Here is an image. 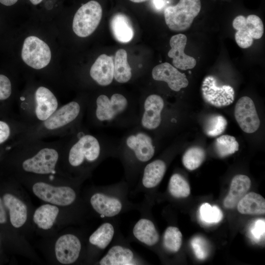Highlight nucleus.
I'll use <instances>...</instances> for the list:
<instances>
[{
  "mask_svg": "<svg viewBox=\"0 0 265 265\" xmlns=\"http://www.w3.org/2000/svg\"><path fill=\"white\" fill-rule=\"evenodd\" d=\"M139 115V104L120 93L86 98L84 117L91 127H133L138 124Z\"/></svg>",
  "mask_w": 265,
  "mask_h": 265,
  "instance_id": "obj_1",
  "label": "nucleus"
},
{
  "mask_svg": "<svg viewBox=\"0 0 265 265\" xmlns=\"http://www.w3.org/2000/svg\"><path fill=\"white\" fill-rule=\"evenodd\" d=\"M118 142L90 132L82 124L68 135L62 154L73 169H85L96 164L106 156L115 155Z\"/></svg>",
  "mask_w": 265,
  "mask_h": 265,
  "instance_id": "obj_2",
  "label": "nucleus"
},
{
  "mask_svg": "<svg viewBox=\"0 0 265 265\" xmlns=\"http://www.w3.org/2000/svg\"><path fill=\"white\" fill-rule=\"evenodd\" d=\"M86 98L75 99L60 106L46 120L27 129L17 137L14 144L50 137L71 134L83 124Z\"/></svg>",
  "mask_w": 265,
  "mask_h": 265,
  "instance_id": "obj_3",
  "label": "nucleus"
},
{
  "mask_svg": "<svg viewBox=\"0 0 265 265\" xmlns=\"http://www.w3.org/2000/svg\"><path fill=\"white\" fill-rule=\"evenodd\" d=\"M67 137L52 141L37 139L14 144L21 156V169L29 173L54 176Z\"/></svg>",
  "mask_w": 265,
  "mask_h": 265,
  "instance_id": "obj_4",
  "label": "nucleus"
},
{
  "mask_svg": "<svg viewBox=\"0 0 265 265\" xmlns=\"http://www.w3.org/2000/svg\"><path fill=\"white\" fill-rule=\"evenodd\" d=\"M156 147L150 132L136 125L118 142L116 154L129 175L137 173L155 155Z\"/></svg>",
  "mask_w": 265,
  "mask_h": 265,
  "instance_id": "obj_5",
  "label": "nucleus"
},
{
  "mask_svg": "<svg viewBox=\"0 0 265 265\" xmlns=\"http://www.w3.org/2000/svg\"><path fill=\"white\" fill-rule=\"evenodd\" d=\"M18 106L20 119L29 127L46 120L60 105L54 94L41 85L21 95Z\"/></svg>",
  "mask_w": 265,
  "mask_h": 265,
  "instance_id": "obj_6",
  "label": "nucleus"
},
{
  "mask_svg": "<svg viewBox=\"0 0 265 265\" xmlns=\"http://www.w3.org/2000/svg\"><path fill=\"white\" fill-rule=\"evenodd\" d=\"M200 0H180L175 5L169 6L164 11L168 28L175 31L188 29L201 10Z\"/></svg>",
  "mask_w": 265,
  "mask_h": 265,
  "instance_id": "obj_7",
  "label": "nucleus"
},
{
  "mask_svg": "<svg viewBox=\"0 0 265 265\" xmlns=\"http://www.w3.org/2000/svg\"><path fill=\"white\" fill-rule=\"evenodd\" d=\"M102 16V8L95 0L82 5L76 12L73 21V30L79 37L91 35L98 26Z\"/></svg>",
  "mask_w": 265,
  "mask_h": 265,
  "instance_id": "obj_8",
  "label": "nucleus"
},
{
  "mask_svg": "<svg viewBox=\"0 0 265 265\" xmlns=\"http://www.w3.org/2000/svg\"><path fill=\"white\" fill-rule=\"evenodd\" d=\"M233 26L237 31L235 38L238 45L243 49L252 46L253 39H260L264 34V25L261 18L254 14L245 17H236L233 21Z\"/></svg>",
  "mask_w": 265,
  "mask_h": 265,
  "instance_id": "obj_9",
  "label": "nucleus"
},
{
  "mask_svg": "<svg viewBox=\"0 0 265 265\" xmlns=\"http://www.w3.org/2000/svg\"><path fill=\"white\" fill-rule=\"evenodd\" d=\"M164 106L160 95L152 94L145 97L139 104L137 125L149 132L158 129L161 124Z\"/></svg>",
  "mask_w": 265,
  "mask_h": 265,
  "instance_id": "obj_10",
  "label": "nucleus"
},
{
  "mask_svg": "<svg viewBox=\"0 0 265 265\" xmlns=\"http://www.w3.org/2000/svg\"><path fill=\"white\" fill-rule=\"evenodd\" d=\"M24 62L36 70L46 67L51 59V52L48 45L38 37L30 36L24 41L21 53Z\"/></svg>",
  "mask_w": 265,
  "mask_h": 265,
  "instance_id": "obj_11",
  "label": "nucleus"
},
{
  "mask_svg": "<svg viewBox=\"0 0 265 265\" xmlns=\"http://www.w3.org/2000/svg\"><path fill=\"white\" fill-rule=\"evenodd\" d=\"M201 91L204 101L212 106L221 107L232 104L235 91L229 85H219L215 77L208 76L204 79Z\"/></svg>",
  "mask_w": 265,
  "mask_h": 265,
  "instance_id": "obj_12",
  "label": "nucleus"
},
{
  "mask_svg": "<svg viewBox=\"0 0 265 265\" xmlns=\"http://www.w3.org/2000/svg\"><path fill=\"white\" fill-rule=\"evenodd\" d=\"M32 191L41 200L60 206L70 205L76 198V192L71 187L54 186L43 182L35 183Z\"/></svg>",
  "mask_w": 265,
  "mask_h": 265,
  "instance_id": "obj_13",
  "label": "nucleus"
},
{
  "mask_svg": "<svg viewBox=\"0 0 265 265\" xmlns=\"http://www.w3.org/2000/svg\"><path fill=\"white\" fill-rule=\"evenodd\" d=\"M234 114L237 123L245 132L253 133L259 129L260 120L255 104L250 97L243 96L238 101Z\"/></svg>",
  "mask_w": 265,
  "mask_h": 265,
  "instance_id": "obj_14",
  "label": "nucleus"
},
{
  "mask_svg": "<svg viewBox=\"0 0 265 265\" xmlns=\"http://www.w3.org/2000/svg\"><path fill=\"white\" fill-rule=\"evenodd\" d=\"M152 76L155 80L166 82L169 88L175 92L186 87L188 84L185 74L168 62L155 66L152 71Z\"/></svg>",
  "mask_w": 265,
  "mask_h": 265,
  "instance_id": "obj_15",
  "label": "nucleus"
},
{
  "mask_svg": "<svg viewBox=\"0 0 265 265\" xmlns=\"http://www.w3.org/2000/svg\"><path fill=\"white\" fill-rule=\"evenodd\" d=\"M81 248V242L77 236L64 235L57 239L55 244L56 259L62 264L74 263L78 259Z\"/></svg>",
  "mask_w": 265,
  "mask_h": 265,
  "instance_id": "obj_16",
  "label": "nucleus"
},
{
  "mask_svg": "<svg viewBox=\"0 0 265 265\" xmlns=\"http://www.w3.org/2000/svg\"><path fill=\"white\" fill-rule=\"evenodd\" d=\"M186 42V36L182 33L172 36L169 42L171 49L168 56L173 59V66L182 70L192 69L196 64V59L184 52Z\"/></svg>",
  "mask_w": 265,
  "mask_h": 265,
  "instance_id": "obj_17",
  "label": "nucleus"
},
{
  "mask_svg": "<svg viewBox=\"0 0 265 265\" xmlns=\"http://www.w3.org/2000/svg\"><path fill=\"white\" fill-rule=\"evenodd\" d=\"M89 75L98 85L107 86L114 79V63L111 56L102 54L91 66Z\"/></svg>",
  "mask_w": 265,
  "mask_h": 265,
  "instance_id": "obj_18",
  "label": "nucleus"
},
{
  "mask_svg": "<svg viewBox=\"0 0 265 265\" xmlns=\"http://www.w3.org/2000/svg\"><path fill=\"white\" fill-rule=\"evenodd\" d=\"M90 202L93 209L104 217H112L117 215L123 208V204L118 197L102 192L93 194Z\"/></svg>",
  "mask_w": 265,
  "mask_h": 265,
  "instance_id": "obj_19",
  "label": "nucleus"
},
{
  "mask_svg": "<svg viewBox=\"0 0 265 265\" xmlns=\"http://www.w3.org/2000/svg\"><path fill=\"white\" fill-rule=\"evenodd\" d=\"M167 165L162 159H157L147 163L142 169L141 184L146 188H153L162 181Z\"/></svg>",
  "mask_w": 265,
  "mask_h": 265,
  "instance_id": "obj_20",
  "label": "nucleus"
},
{
  "mask_svg": "<svg viewBox=\"0 0 265 265\" xmlns=\"http://www.w3.org/2000/svg\"><path fill=\"white\" fill-rule=\"evenodd\" d=\"M250 178L244 175H237L232 180L230 190L224 200V206L227 209H233L250 188Z\"/></svg>",
  "mask_w": 265,
  "mask_h": 265,
  "instance_id": "obj_21",
  "label": "nucleus"
},
{
  "mask_svg": "<svg viewBox=\"0 0 265 265\" xmlns=\"http://www.w3.org/2000/svg\"><path fill=\"white\" fill-rule=\"evenodd\" d=\"M101 265H136L133 251L129 248L121 245L112 246L99 261Z\"/></svg>",
  "mask_w": 265,
  "mask_h": 265,
  "instance_id": "obj_22",
  "label": "nucleus"
},
{
  "mask_svg": "<svg viewBox=\"0 0 265 265\" xmlns=\"http://www.w3.org/2000/svg\"><path fill=\"white\" fill-rule=\"evenodd\" d=\"M132 234L137 240L148 246L156 245L159 239L155 224L146 218H140L136 222L133 227Z\"/></svg>",
  "mask_w": 265,
  "mask_h": 265,
  "instance_id": "obj_23",
  "label": "nucleus"
},
{
  "mask_svg": "<svg viewBox=\"0 0 265 265\" xmlns=\"http://www.w3.org/2000/svg\"><path fill=\"white\" fill-rule=\"evenodd\" d=\"M109 26L114 38L118 42L126 43L133 38L134 31L129 18L122 13H117L111 18Z\"/></svg>",
  "mask_w": 265,
  "mask_h": 265,
  "instance_id": "obj_24",
  "label": "nucleus"
},
{
  "mask_svg": "<svg viewBox=\"0 0 265 265\" xmlns=\"http://www.w3.org/2000/svg\"><path fill=\"white\" fill-rule=\"evenodd\" d=\"M4 205L9 210L11 223L15 228L22 227L27 219L26 205L15 196L6 193L3 195Z\"/></svg>",
  "mask_w": 265,
  "mask_h": 265,
  "instance_id": "obj_25",
  "label": "nucleus"
},
{
  "mask_svg": "<svg viewBox=\"0 0 265 265\" xmlns=\"http://www.w3.org/2000/svg\"><path fill=\"white\" fill-rule=\"evenodd\" d=\"M237 209L244 214H262L265 212V200L259 194L247 193L238 202Z\"/></svg>",
  "mask_w": 265,
  "mask_h": 265,
  "instance_id": "obj_26",
  "label": "nucleus"
},
{
  "mask_svg": "<svg viewBox=\"0 0 265 265\" xmlns=\"http://www.w3.org/2000/svg\"><path fill=\"white\" fill-rule=\"evenodd\" d=\"M114 63V79L119 83L129 82L132 78L131 68L127 61L126 51L118 50L115 55Z\"/></svg>",
  "mask_w": 265,
  "mask_h": 265,
  "instance_id": "obj_27",
  "label": "nucleus"
},
{
  "mask_svg": "<svg viewBox=\"0 0 265 265\" xmlns=\"http://www.w3.org/2000/svg\"><path fill=\"white\" fill-rule=\"evenodd\" d=\"M59 213L58 208L53 205L45 204L35 211L33 220L37 226L43 230L52 228Z\"/></svg>",
  "mask_w": 265,
  "mask_h": 265,
  "instance_id": "obj_28",
  "label": "nucleus"
},
{
  "mask_svg": "<svg viewBox=\"0 0 265 265\" xmlns=\"http://www.w3.org/2000/svg\"><path fill=\"white\" fill-rule=\"evenodd\" d=\"M114 233L113 225L109 222H105L91 235L89 241L99 249L104 250L112 240Z\"/></svg>",
  "mask_w": 265,
  "mask_h": 265,
  "instance_id": "obj_29",
  "label": "nucleus"
},
{
  "mask_svg": "<svg viewBox=\"0 0 265 265\" xmlns=\"http://www.w3.org/2000/svg\"><path fill=\"white\" fill-rule=\"evenodd\" d=\"M213 145L216 154L220 158L233 154L238 150L239 148L236 139L229 135H223L217 137Z\"/></svg>",
  "mask_w": 265,
  "mask_h": 265,
  "instance_id": "obj_30",
  "label": "nucleus"
},
{
  "mask_svg": "<svg viewBox=\"0 0 265 265\" xmlns=\"http://www.w3.org/2000/svg\"><path fill=\"white\" fill-rule=\"evenodd\" d=\"M225 118L218 114L210 115L204 122L203 130L208 136L215 137L221 134L227 126Z\"/></svg>",
  "mask_w": 265,
  "mask_h": 265,
  "instance_id": "obj_31",
  "label": "nucleus"
},
{
  "mask_svg": "<svg viewBox=\"0 0 265 265\" xmlns=\"http://www.w3.org/2000/svg\"><path fill=\"white\" fill-rule=\"evenodd\" d=\"M168 188L169 193L176 198L187 197L190 192L188 182L179 173H174L171 176Z\"/></svg>",
  "mask_w": 265,
  "mask_h": 265,
  "instance_id": "obj_32",
  "label": "nucleus"
},
{
  "mask_svg": "<svg viewBox=\"0 0 265 265\" xmlns=\"http://www.w3.org/2000/svg\"><path fill=\"white\" fill-rule=\"evenodd\" d=\"M205 157V151L202 147L193 146L185 152L182 158V162L187 169L194 170L202 164Z\"/></svg>",
  "mask_w": 265,
  "mask_h": 265,
  "instance_id": "obj_33",
  "label": "nucleus"
},
{
  "mask_svg": "<svg viewBox=\"0 0 265 265\" xmlns=\"http://www.w3.org/2000/svg\"><path fill=\"white\" fill-rule=\"evenodd\" d=\"M163 245L170 253H176L180 249L182 243V234L176 227L169 226L163 236Z\"/></svg>",
  "mask_w": 265,
  "mask_h": 265,
  "instance_id": "obj_34",
  "label": "nucleus"
},
{
  "mask_svg": "<svg viewBox=\"0 0 265 265\" xmlns=\"http://www.w3.org/2000/svg\"><path fill=\"white\" fill-rule=\"evenodd\" d=\"M28 126L21 119L13 124L0 120V145L6 142L13 134L17 137L23 132Z\"/></svg>",
  "mask_w": 265,
  "mask_h": 265,
  "instance_id": "obj_35",
  "label": "nucleus"
},
{
  "mask_svg": "<svg viewBox=\"0 0 265 265\" xmlns=\"http://www.w3.org/2000/svg\"><path fill=\"white\" fill-rule=\"evenodd\" d=\"M199 217L201 221L206 224H216L223 218L221 210L216 206L203 203L199 208Z\"/></svg>",
  "mask_w": 265,
  "mask_h": 265,
  "instance_id": "obj_36",
  "label": "nucleus"
},
{
  "mask_svg": "<svg viewBox=\"0 0 265 265\" xmlns=\"http://www.w3.org/2000/svg\"><path fill=\"white\" fill-rule=\"evenodd\" d=\"M191 245L196 258L205 260L208 256L209 247L207 241L203 237L196 236L191 241Z\"/></svg>",
  "mask_w": 265,
  "mask_h": 265,
  "instance_id": "obj_37",
  "label": "nucleus"
},
{
  "mask_svg": "<svg viewBox=\"0 0 265 265\" xmlns=\"http://www.w3.org/2000/svg\"><path fill=\"white\" fill-rule=\"evenodd\" d=\"M12 94V83L6 76L0 74V101H5L11 97Z\"/></svg>",
  "mask_w": 265,
  "mask_h": 265,
  "instance_id": "obj_38",
  "label": "nucleus"
},
{
  "mask_svg": "<svg viewBox=\"0 0 265 265\" xmlns=\"http://www.w3.org/2000/svg\"><path fill=\"white\" fill-rule=\"evenodd\" d=\"M250 235L252 239L259 242L265 237V220L257 219L252 224L250 229Z\"/></svg>",
  "mask_w": 265,
  "mask_h": 265,
  "instance_id": "obj_39",
  "label": "nucleus"
},
{
  "mask_svg": "<svg viewBox=\"0 0 265 265\" xmlns=\"http://www.w3.org/2000/svg\"><path fill=\"white\" fill-rule=\"evenodd\" d=\"M153 7L157 10H161L165 5L164 0H152Z\"/></svg>",
  "mask_w": 265,
  "mask_h": 265,
  "instance_id": "obj_40",
  "label": "nucleus"
},
{
  "mask_svg": "<svg viewBox=\"0 0 265 265\" xmlns=\"http://www.w3.org/2000/svg\"><path fill=\"white\" fill-rule=\"evenodd\" d=\"M6 221V215L2 203L0 198V223H4Z\"/></svg>",
  "mask_w": 265,
  "mask_h": 265,
  "instance_id": "obj_41",
  "label": "nucleus"
},
{
  "mask_svg": "<svg viewBox=\"0 0 265 265\" xmlns=\"http://www.w3.org/2000/svg\"><path fill=\"white\" fill-rule=\"evenodd\" d=\"M18 0H0V2L6 6H11L14 4Z\"/></svg>",
  "mask_w": 265,
  "mask_h": 265,
  "instance_id": "obj_42",
  "label": "nucleus"
},
{
  "mask_svg": "<svg viewBox=\"0 0 265 265\" xmlns=\"http://www.w3.org/2000/svg\"><path fill=\"white\" fill-rule=\"evenodd\" d=\"M43 0H29V1L34 5H37L40 3Z\"/></svg>",
  "mask_w": 265,
  "mask_h": 265,
  "instance_id": "obj_43",
  "label": "nucleus"
},
{
  "mask_svg": "<svg viewBox=\"0 0 265 265\" xmlns=\"http://www.w3.org/2000/svg\"><path fill=\"white\" fill-rule=\"evenodd\" d=\"M131 0L132 2H135V3H140V2L145 1L147 0Z\"/></svg>",
  "mask_w": 265,
  "mask_h": 265,
  "instance_id": "obj_44",
  "label": "nucleus"
}]
</instances>
